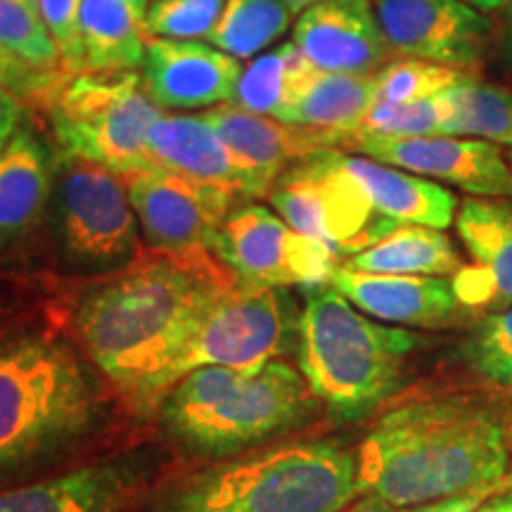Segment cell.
I'll list each match as a JSON object with an SVG mask.
<instances>
[{"label":"cell","mask_w":512,"mask_h":512,"mask_svg":"<svg viewBox=\"0 0 512 512\" xmlns=\"http://www.w3.org/2000/svg\"><path fill=\"white\" fill-rule=\"evenodd\" d=\"M62 79L64 72H41V69H34L31 64L0 48V86L8 88L27 105L34 102L36 107H43V102Z\"/></svg>","instance_id":"36"},{"label":"cell","mask_w":512,"mask_h":512,"mask_svg":"<svg viewBox=\"0 0 512 512\" xmlns=\"http://www.w3.org/2000/svg\"><path fill=\"white\" fill-rule=\"evenodd\" d=\"M477 512H512V494L491 498V501L484 503Z\"/></svg>","instance_id":"41"},{"label":"cell","mask_w":512,"mask_h":512,"mask_svg":"<svg viewBox=\"0 0 512 512\" xmlns=\"http://www.w3.org/2000/svg\"><path fill=\"white\" fill-rule=\"evenodd\" d=\"M211 252L245 287L330 285L339 268L335 249L292 230L261 204L230 209Z\"/></svg>","instance_id":"11"},{"label":"cell","mask_w":512,"mask_h":512,"mask_svg":"<svg viewBox=\"0 0 512 512\" xmlns=\"http://www.w3.org/2000/svg\"><path fill=\"white\" fill-rule=\"evenodd\" d=\"M138 489V467L100 463L0 491V512H121Z\"/></svg>","instance_id":"22"},{"label":"cell","mask_w":512,"mask_h":512,"mask_svg":"<svg viewBox=\"0 0 512 512\" xmlns=\"http://www.w3.org/2000/svg\"><path fill=\"white\" fill-rule=\"evenodd\" d=\"M95 415V384L67 347L46 337L0 347V479L69 444Z\"/></svg>","instance_id":"4"},{"label":"cell","mask_w":512,"mask_h":512,"mask_svg":"<svg viewBox=\"0 0 512 512\" xmlns=\"http://www.w3.org/2000/svg\"><path fill=\"white\" fill-rule=\"evenodd\" d=\"M479 72H465V69L446 67V64L413 60V57H396L387 62L380 72H375V102H415L432 98L458 86Z\"/></svg>","instance_id":"30"},{"label":"cell","mask_w":512,"mask_h":512,"mask_svg":"<svg viewBox=\"0 0 512 512\" xmlns=\"http://www.w3.org/2000/svg\"><path fill=\"white\" fill-rule=\"evenodd\" d=\"M152 0H86L81 43L86 72L126 74L143 67L147 10Z\"/></svg>","instance_id":"24"},{"label":"cell","mask_w":512,"mask_h":512,"mask_svg":"<svg viewBox=\"0 0 512 512\" xmlns=\"http://www.w3.org/2000/svg\"><path fill=\"white\" fill-rule=\"evenodd\" d=\"M297 339L311 394L342 413H361L392 394L420 342L413 332L363 316L335 287L309 294Z\"/></svg>","instance_id":"5"},{"label":"cell","mask_w":512,"mask_h":512,"mask_svg":"<svg viewBox=\"0 0 512 512\" xmlns=\"http://www.w3.org/2000/svg\"><path fill=\"white\" fill-rule=\"evenodd\" d=\"M147 155L166 171L219 185L235 195L256 197L247 166L202 114H162L147 133Z\"/></svg>","instance_id":"20"},{"label":"cell","mask_w":512,"mask_h":512,"mask_svg":"<svg viewBox=\"0 0 512 512\" xmlns=\"http://www.w3.org/2000/svg\"><path fill=\"white\" fill-rule=\"evenodd\" d=\"M503 55H505V60H508V64L512 67V22H510L508 34H505V41H503Z\"/></svg>","instance_id":"43"},{"label":"cell","mask_w":512,"mask_h":512,"mask_svg":"<svg viewBox=\"0 0 512 512\" xmlns=\"http://www.w3.org/2000/svg\"><path fill=\"white\" fill-rule=\"evenodd\" d=\"M356 458L358 494L408 508L505 486L508 434L475 399L418 396L384 413Z\"/></svg>","instance_id":"1"},{"label":"cell","mask_w":512,"mask_h":512,"mask_svg":"<svg viewBox=\"0 0 512 512\" xmlns=\"http://www.w3.org/2000/svg\"><path fill=\"white\" fill-rule=\"evenodd\" d=\"M505 159H508V164H510V169H512V147H510V150H505Z\"/></svg>","instance_id":"44"},{"label":"cell","mask_w":512,"mask_h":512,"mask_svg":"<svg viewBox=\"0 0 512 512\" xmlns=\"http://www.w3.org/2000/svg\"><path fill=\"white\" fill-rule=\"evenodd\" d=\"M311 389L290 363H266L259 373L200 368L164 396V422L183 444L233 453L283 432L309 408Z\"/></svg>","instance_id":"6"},{"label":"cell","mask_w":512,"mask_h":512,"mask_svg":"<svg viewBox=\"0 0 512 512\" xmlns=\"http://www.w3.org/2000/svg\"><path fill=\"white\" fill-rule=\"evenodd\" d=\"M0 48L41 72H64L53 36L34 0H0Z\"/></svg>","instance_id":"31"},{"label":"cell","mask_w":512,"mask_h":512,"mask_svg":"<svg viewBox=\"0 0 512 512\" xmlns=\"http://www.w3.org/2000/svg\"><path fill=\"white\" fill-rule=\"evenodd\" d=\"M36 3L60 53L64 74L86 72L81 43V10L86 0H36Z\"/></svg>","instance_id":"35"},{"label":"cell","mask_w":512,"mask_h":512,"mask_svg":"<svg viewBox=\"0 0 512 512\" xmlns=\"http://www.w3.org/2000/svg\"><path fill=\"white\" fill-rule=\"evenodd\" d=\"M465 3L472 5V8L479 12H484V15H491V12L508 8V0H465Z\"/></svg>","instance_id":"40"},{"label":"cell","mask_w":512,"mask_h":512,"mask_svg":"<svg viewBox=\"0 0 512 512\" xmlns=\"http://www.w3.org/2000/svg\"><path fill=\"white\" fill-rule=\"evenodd\" d=\"M508 12L512 15V0H508Z\"/></svg>","instance_id":"45"},{"label":"cell","mask_w":512,"mask_h":512,"mask_svg":"<svg viewBox=\"0 0 512 512\" xmlns=\"http://www.w3.org/2000/svg\"><path fill=\"white\" fill-rule=\"evenodd\" d=\"M230 278L209 256L157 252L102 280L76 306V332L102 373L133 394L174 358Z\"/></svg>","instance_id":"2"},{"label":"cell","mask_w":512,"mask_h":512,"mask_svg":"<svg viewBox=\"0 0 512 512\" xmlns=\"http://www.w3.org/2000/svg\"><path fill=\"white\" fill-rule=\"evenodd\" d=\"M140 69L145 91L159 110H202L230 102L242 74L233 55L171 38H150Z\"/></svg>","instance_id":"18"},{"label":"cell","mask_w":512,"mask_h":512,"mask_svg":"<svg viewBox=\"0 0 512 512\" xmlns=\"http://www.w3.org/2000/svg\"><path fill=\"white\" fill-rule=\"evenodd\" d=\"M140 228L155 252L202 259L214 249L235 192L174 174L162 166L124 176Z\"/></svg>","instance_id":"12"},{"label":"cell","mask_w":512,"mask_h":512,"mask_svg":"<svg viewBox=\"0 0 512 512\" xmlns=\"http://www.w3.org/2000/svg\"><path fill=\"white\" fill-rule=\"evenodd\" d=\"M313 69L316 67L294 43H283L242 69L230 102L247 112L278 119Z\"/></svg>","instance_id":"27"},{"label":"cell","mask_w":512,"mask_h":512,"mask_svg":"<svg viewBox=\"0 0 512 512\" xmlns=\"http://www.w3.org/2000/svg\"><path fill=\"white\" fill-rule=\"evenodd\" d=\"M27 121V102L0 86V152L10 143L19 126Z\"/></svg>","instance_id":"37"},{"label":"cell","mask_w":512,"mask_h":512,"mask_svg":"<svg viewBox=\"0 0 512 512\" xmlns=\"http://www.w3.org/2000/svg\"><path fill=\"white\" fill-rule=\"evenodd\" d=\"M384 43L394 57H413L479 72L491 19L465 0H373Z\"/></svg>","instance_id":"14"},{"label":"cell","mask_w":512,"mask_h":512,"mask_svg":"<svg viewBox=\"0 0 512 512\" xmlns=\"http://www.w3.org/2000/svg\"><path fill=\"white\" fill-rule=\"evenodd\" d=\"M501 489H505V486H498V489H489V491H475V494L439 498V501L422 503L420 508L408 510V512H477L486 503V498L494 494V491H501Z\"/></svg>","instance_id":"38"},{"label":"cell","mask_w":512,"mask_h":512,"mask_svg":"<svg viewBox=\"0 0 512 512\" xmlns=\"http://www.w3.org/2000/svg\"><path fill=\"white\" fill-rule=\"evenodd\" d=\"M458 238L472 264L453 275L465 311L496 313L512 306V200L465 197L456 214Z\"/></svg>","instance_id":"16"},{"label":"cell","mask_w":512,"mask_h":512,"mask_svg":"<svg viewBox=\"0 0 512 512\" xmlns=\"http://www.w3.org/2000/svg\"><path fill=\"white\" fill-rule=\"evenodd\" d=\"M268 200L292 230L325 242L339 256L363 252L401 226L373 207L342 150L292 164L275 181Z\"/></svg>","instance_id":"10"},{"label":"cell","mask_w":512,"mask_h":512,"mask_svg":"<svg viewBox=\"0 0 512 512\" xmlns=\"http://www.w3.org/2000/svg\"><path fill=\"white\" fill-rule=\"evenodd\" d=\"M55 162L27 121L0 152V254L41 226L53 195Z\"/></svg>","instance_id":"21"},{"label":"cell","mask_w":512,"mask_h":512,"mask_svg":"<svg viewBox=\"0 0 512 512\" xmlns=\"http://www.w3.org/2000/svg\"><path fill=\"white\" fill-rule=\"evenodd\" d=\"M219 131L233 155L247 166L256 197L268 195L292 164L328 150L344 152L347 133L318 131L242 110L235 102H221L202 114Z\"/></svg>","instance_id":"15"},{"label":"cell","mask_w":512,"mask_h":512,"mask_svg":"<svg viewBox=\"0 0 512 512\" xmlns=\"http://www.w3.org/2000/svg\"><path fill=\"white\" fill-rule=\"evenodd\" d=\"M505 486H512V475L508 477V482H505Z\"/></svg>","instance_id":"46"},{"label":"cell","mask_w":512,"mask_h":512,"mask_svg":"<svg viewBox=\"0 0 512 512\" xmlns=\"http://www.w3.org/2000/svg\"><path fill=\"white\" fill-rule=\"evenodd\" d=\"M292 306L280 287L233 283L207 306L181 349L140 384L138 399H157L192 370L233 368L259 373L278 358L292 332Z\"/></svg>","instance_id":"8"},{"label":"cell","mask_w":512,"mask_h":512,"mask_svg":"<svg viewBox=\"0 0 512 512\" xmlns=\"http://www.w3.org/2000/svg\"><path fill=\"white\" fill-rule=\"evenodd\" d=\"M43 110L62 155L105 166L121 178L157 166L147 155V133L162 110L138 72L64 74Z\"/></svg>","instance_id":"7"},{"label":"cell","mask_w":512,"mask_h":512,"mask_svg":"<svg viewBox=\"0 0 512 512\" xmlns=\"http://www.w3.org/2000/svg\"><path fill=\"white\" fill-rule=\"evenodd\" d=\"M50 209L67 264L83 271H112L136 256L138 216L124 178L105 166L60 152Z\"/></svg>","instance_id":"9"},{"label":"cell","mask_w":512,"mask_h":512,"mask_svg":"<svg viewBox=\"0 0 512 512\" xmlns=\"http://www.w3.org/2000/svg\"><path fill=\"white\" fill-rule=\"evenodd\" d=\"M344 266L363 273L448 278V275H456L465 264L444 230L399 226L373 247L349 256Z\"/></svg>","instance_id":"26"},{"label":"cell","mask_w":512,"mask_h":512,"mask_svg":"<svg viewBox=\"0 0 512 512\" xmlns=\"http://www.w3.org/2000/svg\"><path fill=\"white\" fill-rule=\"evenodd\" d=\"M453 117L446 136L475 138L503 150L512 147V91L501 83H486L475 74L453 86Z\"/></svg>","instance_id":"28"},{"label":"cell","mask_w":512,"mask_h":512,"mask_svg":"<svg viewBox=\"0 0 512 512\" xmlns=\"http://www.w3.org/2000/svg\"><path fill=\"white\" fill-rule=\"evenodd\" d=\"M223 5L226 0H152L145 22L147 38H209L219 24Z\"/></svg>","instance_id":"34"},{"label":"cell","mask_w":512,"mask_h":512,"mask_svg":"<svg viewBox=\"0 0 512 512\" xmlns=\"http://www.w3.org/2000/svg\"><path fill=\"white\" fill-rule=\"evenodd\" d=\"M292 43L323 72L375 74L394 57L373 0H320L297 17Z\"/></svg>","instance_id":"17"},{"label":"cell","mask_w":512,"mask_h":512,"mask_svg":"<svg viewBox=\"0 0 512 512\" xmlns=\"http://www.w3.org/2000/svg\"><path fill=\"white\" fill-rule=\"evenodd\" d=\"M465 358L482 380L512 389V306L486 313L467 339Z\"/></svg>","instance_id":"33"},{"label":"cell","mask_w":512,"mask_h":512,"mask_svg":"<svg viewBox=\"0 0 512 512\" xmlns=\"http://www.w3.org/2000/svg\"><path fill=\"white\" fill-rule=\"evenodd\" d=\"M375 105V74L313 69L278 114L280 121L318 131L354 133Z\"/></svg>","instance_id":"25"},{"label":"cell","mask_w":512,"mask_h":512,"mask_svg":"<svg viewBox=\"0 0 512 512\" xmlns=\"http://www.w3.org/2000/svg\"><path fill=\"white\" fill-rule=\"evenodd\" d=\"M349 171L368 192L373 207L401 226L444 230L456 219L458 197L430 178L375 162L363 155H344Z\"/></svg>","instance_id":"23"},{"label":"cell","mask_w":512,"mask_h":512,"mask_svg":"<svg viewBox=\"0 0 512 512\" xmlns=\"http://www.w3.org/2000/svg\"><path fill=\"white\" fill-rule=\"evenodd\" d=\"M330 285L366 316L411 328H448L465 313L451 280L434 275L363 273L339 266Z\"/></svg>","instance_id":"19"},{"label":"cell","mask_w":512,"mask_h":512,"mask_svg":"<svg viewBox=\"0 0 512 512\" xmlns=\"http://www.w3.org/2000/svg\"><path fill=\"white\" fill-rule=\"evenodd\" d=\"M292 17L283 0H226L209 41L235 60H249L285 36Z\"/></svg>","instance_id":"29"},{"label":"cell","mask_w":512,"mask_h":512,"mask_svg":"<svg viewBox=\"0 0 512 512\" xmlns=\"http://www.w3.org/2000/svg\"><path fill=\"white\" fill-rule=\"evenodd\" d=\"M451 91V88H448ZM448 91L432 98L401 102H375L373 110L354 133H375V136H446L453 117V102Z\"/></svg>","instance_id":"32"},{"label":"cell","mask_w":512,"mask_h":512,"mask_svg":"<svg viewBox=\"0 0 512 512\" xmlns=\"http://www.w3.org/2000/svg\"><path fill=\"white\" fill-rule=\"evenodd\" d=\"M34 3H36V0H34Z\"/></svg>","instance_id":"48"},{"label":"cell","mask_w":512,"mask_h":512,"mask_svg":"<svg viewBox=\"0 0 512 512\" xmlns=\"http://www.w3.org/2000/svg\"><path fill=\"white\" fill-rule=\"evenodd\" d=\"M342 512H408L406 508H396V505L382 501L377 496H366L361 501H356L354 505H347Z\"/></svg>","instance_id":"39"},{"label":"cell","mask_w":512,"mask_h":512,"mask_svg":"<svg viewBox=\"0 0 512 512\" xmlns=\"http://www.w3.org/2000/svg\"><path fill=\"white\" fill-rule=\"evenodd\" d=\"M344 150L375 162L411 171L415 176L448 183L472 197L512 200V169L505 150L494 143L453 136H375L347 133Z\"/></svg>","instance_id":"13"},{"label":"cell","mask_w":512,"mask_h":512,"mask_svg":"<svg viewBox=\"0 0 512 512\" xmlns=\"http://www.w3.org/2000/svg\"><path fill=\"white\" fill-rule=\"evenodd\" d=\"M356 494L354 453L332 441H304L195 472L150 512H342Z\"/></svg>","instance_id":"3"},{"label":"cell","mask_w":512,"mask_h":512,"mask_svg":"<svg viewBox=\"0 0 512 512\" xmlns=\"http://www.w3.org/2000/svg\"><path fill=\"white\" fill-rule=\"evenodd\" d=\"M283 3L287 5V8H290L294 17H299L306 8H311V5L320 3V0H283Z\"/></svg>","instance_id":"42"},{"label":"cell","mask_w":512,"mask_h":512,"mask_svg":"<svg viewBox=\"0 0 512 512\" xmlns=\"http://www.w3.org/2000/svg\"><path fill=\"white\" fill-rule=\"evenodd\" d=\"M510 439H512V425H510Z\"/></svg>","instance_id":"47"}]
</instances>
